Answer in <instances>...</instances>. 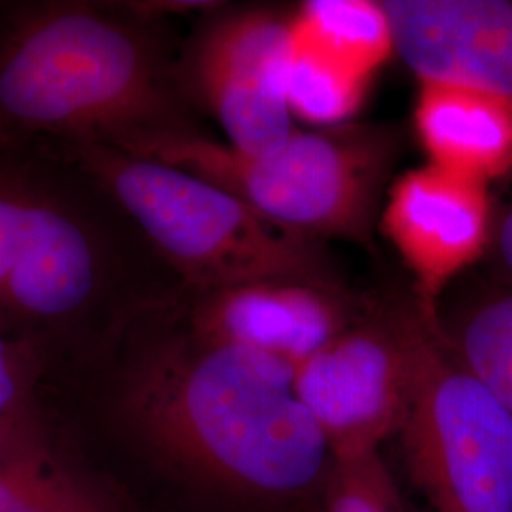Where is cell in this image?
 <instances>
[{
    "mask_svg": "<svg viewBox=\"0 0 512 512\" xmlns=\"http://www.w3.org/2000/svg\"><path fill=\"white\" fill-rule=\"evenodd\" d=\"M439 323L416 308L372 304L294 368L296 399L327 440L332 463L378 456L403 425L421 359Z\"/></svg>",
    "mask_w": 512,
    "mask_h": 512,
    "instance_id": "6",
    "label": "cell"
},
{
    "mask_svg": "<svg viewBox=\"0 0 512 512\" xmlns=\"http://www.w3.org/2000/svg\"><path fill=\"white\" fill-rule=\"evenodd\" d=\"M0 512H88L40 439L0 461Z\"/></svg>",
    "mask_w": 512,
    "mask_h": 512,
    "instance_id": "16",
    "label": "cell"
},
{
    "mask_svg": "<svg viewBox=\"0 0 512 512\" xmlns=\"http://www.w3.org/2000/svg\"><path fill=\"white\" fill-rule=\"evenodd\" d=\"M50 152L73 160L109 192L186 291L268 277L338 281L319 241L258 217L190 171L103 145Z\"/></svg>",
    "mask_w": 512,
    "mask_h": 512,
    "instance_id": "4",
    "label": "cell"
},
{
    "mask_svg": "<svg viewBox=\"0 0 512 512\" xmlns=\"http://www.w3.org/2000/svg\"><path fill=\"white\" fill-rule=\"evenodd\" d=\"M40 439L38 421L35 423H14L0 421V461L10 458L33 440Z\"/></svg>",
    "mask_w": 512,
    "mask_h": 512,
    "instance_id": "18",
    "label": "cell"
},
{
    "mask_svg": "<svg viewBox=\"0 0 512 512\" xmlns=\"http://www.w3.org/2000/svg\"><path fill=\"white\" fill-rule=\"evenodd\" d=\"M109 192L73 160L0 147V325L46 357L57 342L112 338L179 291Z\"/></svg>",
    "mask_w": 512,
    "mask_h": 512,
    "instance_id": "3",
    "label": "cell"
},
{
    "mask_svg": "<svg viewBox=\"0 0 512 512\" xmlns=\"http://www.w3.org/2000/svg\"><path fill=\"white\" fill-rule=\"evenodd\" d=\"M414 131L429 164L490 183L512 169V101L459 84L421 80Z\"/></svg>",
    "mask_w": 512,
    "mask_h": 512,
    "instance_id": "12",
    "label": "cell"
},
{
    "mask_svg": "<svg viewBox=\"0 0 512 512\" xmlns=\"http://www.w3.org/2000/svg\"><path fill=\"white\" fill-rule=\"evenodd\" d=\"M293 14L262 6H228L200 16L177 55L184 97L209 114L230 147L264 156L294 131L287 105Z\"/></svg>",
    "mask_w": 512,
    "mask_h": 512,
    "instance_id": "8",
    "label": "cell"
},
{
    "mask_svg": "<svg viewBox=\"0 0 512 512\" xmlns=\"http://www.w3.org/2000/svg\"><path fill=\"white\" fill-rule=\"evenodd\" d=\"M179 291L137 311L107 346L112 420L224 492L260 503L310 494L332 458L294 395L296 366L198 332Z\"/></svg>",
    "mask_w": 512,
    "mask_h": 512,
    "instance_id": "1",
    "label": "cell"
},
{
    "mask_svg": "<svg viewBox=\"0 0 512 512\" xmlns=\"http://www.w3.org/2000/svg\"><path fill=\"white\" fill-rule=\"evenodd\" d=\"M380 220L416 279L418 306L439 323L444 287L492 245L488 184L425 164L389 186Z\"/></svg>",
    "mask_w": 512,
    "mask_h": 512,
    "instance_id": "10",
    "label": "cell"
},
{
    "mask_svg": "<svg viewBox=\"0 0 512 512\" xmlns=\"http://www.w3.org/2000/svg\"><path fill=\"white\" fill-rule=\"evenodd\" d=\"M395 54L418 80L512 101V0H384Z\"/></svg>",
    "mask_w": 512,
    "mask_h": 512,
    "instance_id": "11",
    "label": "cell"
},
{
    "mask_svg": "<svg viewBox=\"0 0 512 512\" xmlns=\"http://www.w3.org/2000/svg\"><path fill=\"white\" fill-rule=\"evenodd\" d=\"M397 435L433 512H512V412L459 365L439 330Z\"/></svg>",
    "mask_w": 512,
    "mask_h": 512,
    "instance_id": "7",
    "label": "cell"
},
{
    "mask_svg": "<svg viewBox=\"0 0 512 512\" xmlns=\"http://www.w3.org/2000/svg\"><path fill=\"white\" fill-rule=\"evenodd\" d=\"M164 23L128 0H0V147L131 150L198 128Z\"/></svg>",
    "mask_w": 512,
    "mask_h": 512,
    "instance_id": "2",
    "label": "cell"
},
{
    "mask_svg": "<svg viewBox=\"0 0 512 512\" xmlns=\"http://www.w3.org/2000/svg\"><path fill=\"white\" fill-rule=\"evenodd\" d=\"M492 249L499 274L509 283V287H512V209L497 222L492 238Z\"/></svg>",
    "mask_w": 512,
    "mask_h": 512,
    "instance_id": "19",
    "label": "cell"
},
{
    "mask_svg": "<svg viewBox=\"0 0 512 512\" xmlns=\"http://www.w3.org/2000/svg\"><path fill=\"white\" fill-rule=\"evenodd\" d=\"M439 334L459 365L512 412V287L480 300Z\"/></svg>",
    "mask_w": 512,
    "mask_h": 512,
    "instance_id": "14",
    "label": "cell"
},
{
    "mask_svg": "<svg viewBox=\"0 0 512 512\" xmlns=\"http://www.w3.org/2000/svg\"><path fill=\"white\" fill-rule=\"evenodd\" d=\"M397 148L393 129L348 124L296 129L264 156L239 152L200 128L162 133L126 152L203 177L258 217L321 243L370 239Z\"/></svg>",
    "mask_w": 512,
    "mask_h": 512,
    "instance_id": "5",
    "label": "cell"
},
{
    "mask_svg": "<svg viewBox=\"0 0 512 512\" xmlns=\"http://www.w3.org/2000/svg\"><path fill=\"white\" fill-rule=\"evenodd\" d=\"M293 42L372 76L395 54L382 2L308 0L293 12Z\"/></svg>",
    "mask_w": 512,
    "mask_h": 512,
    "instance_id": "13",
    "label": "cell"
},
{
    "mask_svg": "<svg viewBox=\"0 0 512 512\" xmlns=\"http://www.w3.org/2000/svg\"><path fill=\"white\" fill-rule=\"evenodd\" d=\"M42 368V353L0 325V421H38L35 397Z\"/></svg>",
    "mask_w": 512,
    "mask_h": 512,
    "instance_id": "17",
    "label": "cell"
},
{
    "mask_svg": "<svg viewBox=\"0 0 512 512\" xmlns=\"http://www.w3.org/2000/svg\"><path fill=\"white\" fill-rule=\"evenodd\" d=\"M188 323L209 338L300 365L348 330L372 306L340 281L268 277L211 291H186Z\"/></svg>",
    "mask_w": 512,
    "mask_h": 512,
    "instance_id": "9",
    "label": "cell"
},
{
    "mask_svg": "<svg viewBox=\"0 0 512 512\" xmlns=\"http://www.w3.org/2000/svg\"><path fill=\"white\" fill-rule=\"evenodd\" d=\"M372 76L293 42L287 76V105L317 129L342 128L361 110Z\"/></svg>",
    "mask_w": 512,
    "mask_h": 512,
    "instance_id": "15",
    "label": "cell"
}]
</instances>
